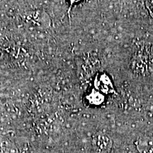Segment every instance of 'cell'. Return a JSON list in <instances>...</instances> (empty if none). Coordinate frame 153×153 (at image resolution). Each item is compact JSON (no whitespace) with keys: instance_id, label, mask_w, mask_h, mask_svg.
Returning <instances> with one entry per match:
<instances>
[]
</instances>
